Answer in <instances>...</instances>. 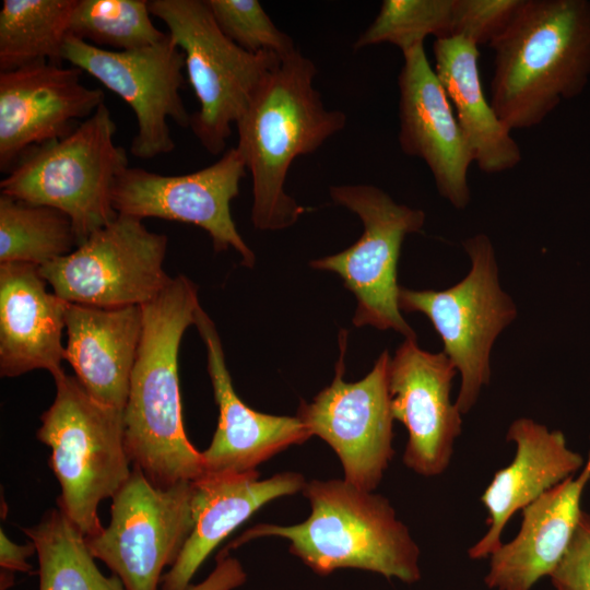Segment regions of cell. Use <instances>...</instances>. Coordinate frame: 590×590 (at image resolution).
Listing matches in <instances>:
<instances>
[{
  "instance_id": "obj_1",
  "label": "cell",
  "mask_w": 590,
  "mask_h": 590,
  "mask_svg": "<svg viewBox=\"0 0 590 590\" xmlns=\"http://www.w3.org/2000/svg\"><path fill=\"white\" fill-rule=\"evenodd\" d=\"M141 307L142 335L123 409L126 449L157 487L194 482L204 465L184 429L178 352L200 307L198 287L179 274Z\"/></svg>"
},
{
  "instance_id": "obj_2",
  "label": "cell",
  "mask_w": 590,
  "mask_h": 590,
  "mask_svg": "<svg viewBox=\"0 0 590 590\" xmlns=\"http://www.w3.org/2000/svg\"><path fill=\"white\" fill-rule=\"evenodd\" d=\"M315 63L298 50L281 59L237 121V150L251 174L256 228L278 231L306 211L285 192L293 162L344 129L346 115L328 109L314 85Z\"/></svg>"
},
{
  "instance_id": "obj_3",
  "label": "cell",
  "mask_w": 590,
  "mask_h": 590,
  "mask_svg": "<svg viewBox=\"0 0 590 590\" xmlns=\"http://www.w3.org/2000/svg\"><path fill=\"white\" fill-rule=\"evenodd\" d=\"M494 50L491 104L511 131L542 123L590 78V0H524Z\"/></svg>"
},
{
  "instance_id": "obj_4",
  "label": "cell",
  "mask_w": 590,
  "mask_h": 590,
  "mask_svg": "<svg viewBox=\"0 0 590 590\" xmlns=\"http://www.w3.org/2000/svg\"><path fill=\"white\" fill-rule=\"evenodd\" d=\"M302 493L310 505L306 520L291 526L258 523L225 550L276 536L288 540L290 553L318 576L352 568L405 583L421 579L420 547L388 498L337 479L306 482Z\"/></svg>"
},
{
  "instance_id": "obj_5",
  "label": "cell",
  "mask_w": 590,
  "mask_h": 590,
  "mask_svg": "<svg viewBox=\"0 0 590 590\" xmlns=\"http://www.w3.org/2000/svg\"><path fill=\"white\" fill-rule=\"evenodd\" d=\"M56 396L42 414L36 437L51 449L49 465L61 493L57 505L87 536L103 526L98 506L131 474L123 411L105 405L63 370L52 376Z\"/></svg>"
},
{
  "instance_id": "obj_6",
  "label": "cell",
  "mask_w": 590,
  "mask_h": 590,
  "mask_svg": "<svg viewBox=\"0 0 590 590\" xmlns=\"http://www.w3.org/2000/svg\"><path fill=\"white\" fill-rule=\"evenodd\" d=\"M116 130L104 102L69 135L27 150L1 180V193L62 211L81 245L118 215L113 189L128 156Z\"/></svg>"
},
{
  "instance_id": "obj_7",
  "label": "cell",
  "mask_w": 590,
  "mask_h": 590,
  "mask_svg": "<svg viewBox=\"0 0 590 590\" xmlns=\"http://www.w3.org/2000/svg\"><path fill=\"white\" fill-rule=\"evenodd\" d=\"M149 5L185 55L188 81L199 102L190 128L210 154L219 155L226 148L232 125L282 58L236 45L219 28L203 0H152Z\"/></svg>"
},
{
  "instance_id": "obj_8",
  "label": "cell",
  "mask_w": 590,
  "mask_h": 590,
  "mask_svg": "<svg viewBox=\"0 0 590 590\" xmlns=\"http://www.w3.org/2000/svg\"><path fill=\"white\" fill-rule=\"evenodd\" d=\"M471 270L445 291L400 287V310L428 317L444 343V353L461 375L456 404L462 414L475 404L489 382V354L497 335L516 318L511 298L502 291L488 237L477 234L463 243Z\"/></svg>"
},
{
  "instance_id": "obj_9",
  "label": "cell",
  "mask_w": 590,
  "mask_h": 590,
  "mask_svg": "<svg viewBox=\"0 0 590 590\" xmlns=\"http://www.w3.org/2000/svg\"><path fill=\"white\" fill-rule=\"evenodd\" d=\"M331 199L361 219L359 239L333 256L315 259L314 269L335 272L357 302L353 323L392 329L416 339L399 308L397 267L405 235L418 232L425 222L422 210L398 204L371 185H341L329 188Z\"/></svg>"
},
{
  "instance_id": "obj_10",
  "label": "cell",
  "mask_w": 590,
  "mask_h": 590,
  "mask_svg": "<svg viewBox=\"0 0 590 590\" xmlns=\"http://www.w3.org/2000/svg\"><path fill=\"white\" fill-rule=\"evenodd\" d=\"M192 496L193 482L157 487L133 465L111 498L108 526L86 538L92 555L126 590H161L193 529Z\"/></svg>"
},
{
  "instance_id": "obj_11",
  "label": "cell",
  "mask_w": 590,
  "mask_h": 590,
  "mask_svg": "<svg viewBox=\"0 0 590 590\" xmlns=\"http://www.w3.org/2000/svg\"><path fill=\"white\" fill-rule=\"evenodd\" d=\"M143 220L118 214L72 252L39 267L56 295L71 304L142 306L172 281L164 270L167 237Z\"/></svg>"
},
{
  "instance_id": "obj_12",
  "label": "cell",
  "mask_w": 590,
  "mask_h": 590,
  "mask_svg": "<svg viewBox=\"0 0 590 590\" xmlns=\"http://www.w3.org/2000/svg\"><path fill=\"white\" fill-rule=\"evenodd\" d=\"M61 59L86 72L122 98L132 109L137 132L130 152L153 158L175 149L168 119L190 127L180 91L185 86V55L168 35L157 44L129 51H114L69 35Z\"/></svg>"
},
{
  "instance_id": "obj_13",
  "label": "cell",
  "mask_w": 590,
  "mask_h": 590,
  "mask_svg": "<svg viewBox=\"0 0 590 590\" xmlns=\"http://www.w3.org/2000/svg\"><path fill=\"white\" fill-rule=\"evenodd\" d=\"M340 358L332 382L311 402L302 401L297 417L311 437L326 441L338 456L344 481L374 492L393 456V416L388 374L391 357L384 351L361 380L344 381L346 337L340 335Z\"/></svg>"
},
{
  "instance_id": "obj_14",
  "label": "cell",
  "mask_w": 590,
  "mask_h": 590,
  "mask_svg": "<svg viewBox=\"0 0 590 590\" xmlns=\"http://www.w3.org/2000/svg\"><path fill=\"white\" fill-rule=\"evenodd\" d=\"M245 175L246 165L236 146L215 163L185 175L167 176L128 166L115 181L113 205L118 214L199 226L211 236L215 251L233 248L240 255L241 264L252 268L255 255L231 212Z\"/></svg>"
},
{
  "instance_id": "obj_15",
  "label": "cell",
  "mask_w": 590,
  "mask_h": 590,
  "mask_svg": "<svg viewBox=\"0 0 590 590\" xmlns=\"http://www.w3.org/2000/svg\"><path fill=\"white\" fill-rule=\"evenodd\" d=\"M456 374L444 352L424 351L416 339H405L390 359L391 413L408 430L403 463L420 475L442 474L461 434L462 413L450 400Z\"/></svg>"
},
{
  "instance_id": "obj_16",
  "label": "cell",
  "mask_w": 590,
  "mask_h": 590,
  "mask_svg": "<svg viewBox=\"0 0 590 590\" xmlns=\"http://www.w3.org/2000/svg\"><path fill=\"white\" fill-rule=\"evenodd\" d=\"M81 73L52 61L1 71V172L27 150L69 135L104 103L103 91L82 84Z\"/></svg>"
},
{
  "instance_id": "obj_17",
  "label": "cell",
  "mask_w": 590,
  "mask_h": 590,
  "mask_svg": "<svg viewBox=\"0 0 590 590\" xmlns=\"http://www.w3.org/2000/svg\"><path fill=\"white\" fill-rule=\"evenodd\" d=\"M402 54L398 78L400 148L404 154L423 160L440 196L463 209L471 198L468 170L474 163L472 152L424 44Z\"/></svg>"
},
{
  "instance_id": "obj_18",
  "label": "cell",
  "mask_w": 590,
  "mask_h": 590,
  "mask_svg": "<svg viewBox=\"0 0 590 590\" xmlns=\"http://www.w3.org/2000/svg\"><path fill=\"white\" fill-rule=\"evenodd\" d=\"M193 324L205 345L208 373L219 406L217 427L209 447L201 451L204 475L257 471L264 461L311 437L297 416L266 414L246 405L233 387L215 324L201 306Z\"/></svg>"
},
{
  "instance_id": "obj_19",
  "label": "cell",
  "mask_w": 590,
  "mask_h": 590,
  "mask_svg": "<svg viewBox=\"0 0 590 590\" xmlns=\"http://www.w3.org/2000/svg\"><path fill=\"white\" fill-rule=\"evenodd\" d=\"M506 439L516 445V453L507 467L495 472L481 496L487 511V530L469 548L472 559L489 557L502 545L503 531L515 512L585 464L582 456L567 447L560 430H548L531 418L515 420Z\"/></svg>"
},
{
  "instance_id": "obj_20",
  "label": "cell",
  "mask_w": 590,
  "mask_h": 590,
  "mask_svg": "<svg viewBox=\"0 0 590 590\" xmlns=\"http://www.w3.org/2000/svg\"><path fill=\"white\" fill-rule=\"evenodd\" d=\"M47 284L36 264H0L1 377L63 370L61 340L69 303L48 292Z\"/></svg>"
},
{
  "instance_id": "obj_21",
  "label": "cell",
  "mask_w": 590,
  "mask_h": 590,
  "mask_svg": "<svg viewBox=\"0 0 590 590\" xmlns=\"http://www.w3.org/2000/svg\"><path fill=\"white\" fill-rule=\"evenodd\" d=\"M303 474L280 472L260 480L258 471L210 476L193 482V529L175 564L163 575L161 590H187L210 554L266 504L302 492Z\"/></svg>"
},
{
  "instance_id": "obj_22",
  "label": "cell",
  "mask_w": 590,
  "mask_h": 590,
  "mask_svg": "<svg viewBox=\"0 0 590 590\" xmlns=\"http://www.w3.org/2000/svg\"><path fill=\"white\" fill-rule=\"evenodd\" d=\"M589 481L590 451L578 476L567 477L521 510L517 535L489 556L488 588L531 590L541 578L552 575L577 528Z\"/></svg>"
},
{
  "instance_id": "obj_23",
  "label": "cell",
  "mask_w": 590,
  "mask_h": 590,
  "mask_svg": "<svg viewBox=\"0 0 590 590\" xmlns=\"http://www.w3.org/2000/svg\"><path fill=\"white\" fill-rule=\"evenodd\" d=\"M142 328L141 306L68 304L64 361L96 401L123 411Z\"/></svg>"
},
{
  "instance_id": "obj_24",
  "label": "cell",
  "mask_w": 590,
  "mask_h": 590,
  "mask_svg": "<svg viewBox=\"0 0 590 590\" xmlns=\"http://www.w3.org/2000/svg\"><path fill=\"white\" fill-rule=\"evenodd\" d=\"M433 51L435 72L453 105L473 162L486 174L515 168L521 151L484 94L479 46L463 37H449L436 39Z\"/></svg>"
},
{
  "instance_id": "obj_25",
  "label": "cell",
  "mask_w": 590,
  "mask_h": 590,
  "mask_svg": "<svg viewBox=\"0 0 590 590\" xmlns=\"http://www.w3.org/2000/svg\"><path fill=\"white\" fill-rule=\"evenodd\" d=\"M23 531L36 547L38 590H126L99 570L85 535L58 505Z\"/></svg>"
},
{
  "instance_id": "obj_26",
  "label": "cell",
  "mask_w": 590,
  "mask_h": 590,
  "mask_svg": "<svg viewBox=\"0 0 590 590\" xmlns=\"http://www.w3.org/2000/svg\"><path fill=\"white\" fill-rule=\"evenodd\" d=\"M78 0H3L0 10V69L37 61L59 62Z\"/></svg>"
},
{
  "instance_id": "obj_27",
  "label": "cell",
  "mask_w": 590,
  "mask_h": 590,
  "mask_svg": "<svg viewBox=\"0 0 590 590\" xmlns=\"http://www.w3.org/2000/svg\"><path fill=\"white\" fill-rule=\"evenodd\" d=\"M78 247L71 219L62 211L0 194V264L42 267Z\"/></svg>"
},
{
  "instance_id": "obj_28",
  "label": "cell",
  "mask_w": 590,
  "mask_h": 590,
  "mask_svg": "<svg viewBox=\"0 0 590 590\" xmlns=\"http://www.w3.org/2000/svg\"><path fill=\"white\" fill-rule=\"evenodd\" d=\"M146 0H78L70 35L114 51L144 48L163 40Z\"/></svg>"
},
{
  "instance_id": "obj_29",
  "label": "cell",
  "mask_w": 590,
  "mask_h": 590,
  "mask_svg": "<svg viewBox=\"0 0 590 590\" xmlns=\"http://www.w3.org/2000/svg\"><path fill=\"white\" fill-rule=\"evenodd\" d=\"M456 0H385L371 24L354 43V50L392 44L402 52L424 44L426 36L452 37Z\"/></svg>"
},
{
  "instance_id": "obj_30",
  "label": "cell",
  "mask_w": 590,
  "mask_h": 590,
  "mask_svg": "<svg viewBox=\"0 0 590 590\" xmlns=\"http://www.w3.org/2000/svg\"><path fill=\"white\" fill-rule=\"evenodd\" d=\"M216 25L249 52L270 51L284 58L297 49L294 40L273 23L257 0H204Z\"/></svg>"
},
{
  "instance_id": "obj_31",
  "label": "cell",
  "mask_w": 590,
  "mask_h": 590,
  "mask_svg": "<svg viewBox=\"0 0 590 590\" xmlns=\"http://www.w3.org/2000/svg\"><path fill=\"white\" fill-rule=\"evenodd\" d=\"M524 0H456L452 37L491 45L509 26Z\"/></svg>"
},
{
  "instance_id": "obj_32",
  "label": "cell",
  "mask_w": 590,
  "mask_h": 590,
  "mask_svg": "<svg viewBox=\"0 0 590 590\" xmlns=\"http://www.w3.org/2000/svg\"><path fill=\"white\" fill-rule=\"evenodd\" d=\"M550 577L556 590H590V514L581 512L571 541Z\"/></svg>"
},
{
  "instance_id": "obj_33",
  "label": "cell",
  "mask_w": 590,
  "mask_h": 590,
  "mask_svg": "<svg viewBox=\"0 0 590 590\" xmlns=\"http://www.w3.org/2000/svg\"><path fill=\"white\" fill-rule=\"evenodd\" d=\"M36 553L35 544L13 542L0 529V590H8L14 585L15 573H30L32 565L27 558Z\"/></svg>"
},
{
  "instance_id": "obj_34",
  "label": "cell",
  "mask_w": 590,
  "mask_h": 590,
  "mask_svg": "<svg viewBox=\"0 0 590 590\" xmlns=\"http://www.w3.org/2000/svg\"><path fill=\"white\" fill-rule=\"evenodd\" d=\"M247 580V574L241 563L229 555L228 551L219 552L215 567L210 575L197 585H191L187 590H234L243 586Z\"/></svg>"
}]
</instances>
